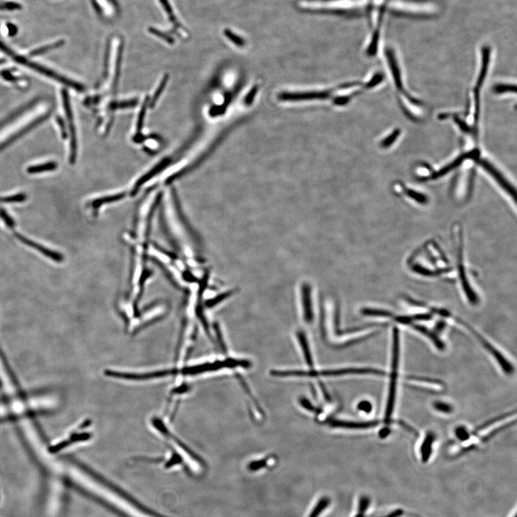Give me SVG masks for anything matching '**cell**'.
<instances>
[{
	"label": "cell",
	"mask_w": 517,
	"mask_h": 517,
	"mask_svg": "<svg viewBox=\"0 0 517 517\" xmlns=\"http://www.w3.org/2000/svg\"><path fill=\"white\" fill-rule=\"evenodd\" d=\"M271 375L277 377H287V376H337L351 375H372L377 376H384L386 373L383 371L374 369H360V368H348V369H335V370H325L317 372L315 370L300 371L274 370L270 372Z\"/></svg>",
	"instance_id": "6da1fadb"
},
{
	"label": "cell",
	"mask_w": 517,
	"mask_h": 517,
	"mask_svg": "<svg viewBox=\"0 0 517 517\" xmlns=\"http://www.w3.org/2000/svg\"><path fill=\"white\" fill-rule=\"evenodd\" d=\"M0 50H1L3 53H6L7 56L13 58L15 61H17L19 63L26 65V66L29 67V68L38 71V72L43 74V75L46 76V77H50V78H53V79L56 80L57 81L61 82V83H63V84L66 85V86H70V87L73 88V89L78 91V92H83V91L84 90V87H83V86H82L81 84H80V83L68 79V78H65V77H61V76H59V74L53 72V71H50V70L46 68V67L42 66V65H39V64H37L36 63L30 61L29 60H28V59H25V57H23V56H18V55L16 54L14 51H13L8 46L4 45L1 40H0Z\"/></svg>",
	"instance_id": "7a4b0ae2"
},
{
	"label": "cell",
	"mask_w": 517,
	"mask_h": 517,
	"mask_svg": "<svg viewBox=\"0 0 517 517\" xmlns=\"http://www.w3.org/2000/svg\"><path fill=\"white\" fill-rule=\"evenodd\" d=\"M399 333L398 329H394V331H393L392 369L391 380H390L387 411H386V423H390V420H391L393 410H394V402H395L396 387H397L398 368H399Z\"/></svg>",
	"instance_id": "3957f363"
},
{
	"label": "cell",
	"mask_w": 517,
	"mask_h": 517,
	"mask_svg": "<svg viewBox=\"0 0 517 517\" xmlns=\"http://www.w3.org/2000/svg\"><path fill=\"white\" fill-rule=\"evenodd\" d=\"M478 163L486 171L488 172V173L491 175V176L497 181L498 184L501 186V187L505 191H506V193L509 196H512L515 201L516 190L512 187V186H511L509 182L503 177V175L498 171L495 166H494L489 161L486 160V159H480V160H478Z\"/></svg>",
	"instance_id": "277c9868"
},
{
	"label": "cell",
	"mask_w": 517,
	"mask_h": 517,
	"mask_svg": "<svg viewBox=\"0 0 517 517\" xmlns=\"http://www.w3.org/2000/svg\"><path fill=\"white\" fill-rule=\"evenodd\" d=\"M63 99L64 108H65V114L69 124L70 131H71V156L70 159L71 162H74L77 157V136H76V129L74 126V117H73L72 111H71V105H70L69 99L68 94L64 91L63 93Z\"/></svg>",
	"instance_id": "5b68a950"
},
{
	"label": "cell",
	"mask_w": 517,
	"mask_h": 517,
	"mask_svg": "<svg viewBox=\"0 0 517 517\" xmlns=\"http://www.w3.org/2000/svg\"><path fill=\"white\" fill-rule=\"evenodd\" d=\"M15 236L21 242L23 243L28 247H31V248L34 249L36 251H39L43 255L46 257H48L49 259H52V260L55 261L56 262H61L63 261V257L62 254H61L59 252H56V251H53V250H48V249L46 248L43 246L40 245L38 243L35 242V241H32V240L28 239V238L25 237V236L21 235L18 232H14Z\"/></svg>",
	"instance_id": "8992f818"
},
{
	"label": "cell",
	"mask_w": 517,
	"mask_h": 517,
	"mask_svg": "<svg viewBox=\"0 0 517 517\" xmlns=\"http://www.w3.org/2000/svg\"><path fill=\"white\" fill-rule=\"evenodd\" d=\"M478 156H479V152H478V150H474L473 151L469 152L466 154L462 155L461 156H459L458 157H457L454 162H451L449 165H447V166L438 171L436 173L433 174L431 178L433 179H437L438 178H440V177L443 176V175H446L447 173L452 171L453 170H455V168H457L459 165L463 163L465 159H476L478 158Z\"/></svg>",
	"instance_id": "52a82bcc"
},
{
	"label": "cell",
	"mask_w": 517,
	"mask_h": 517,
	"mask_svg": "<svg viewBox=\"0 0 517 517\" xmlns=\"http://www.w3.org/2000/svg\"><path fill=\"white\" fill-rule=\"evenodd\" d=\"M378 421L365 422V423H357V422L341 421V420H332L329 423L331 427H337V428L345 429H367L371 427H376L378 425Z\"/></svg>",
	"instance_id": "ba28073f"
},
{
	"label": "cell",
	"mask_w": 517,
	"mask_h": 517,
	"mask_svg": "<svg viewBox=\"0 0 517 517\" xmlns=\"http://www.w3.org/2000/svg\"><path fill=\"white\" fill-rule=\"evenodd\" d=\"M386 56H387L390 70L392 73L393 78H394V82H395L396 86H397L399 90H402L403 89V85H402V78H401L400 71H399L397 61L396 60L395 56H394L392 49L387 48V50H386Z\"/></svg>",
	"instance_id": "9c48e42d"
},
{
	"label": "cell",
	"mask_w": 517,
	"mask_h": 517,
	"mask_svg": "<svg viewBox=\"0 0 517 517\" xmlns=\"http://www.w3.org/2000/svg\"><path fill=\"white\" fill-rule=\"evenodd\" d=\"M169 162V159H163V160H162L160 163H159L157 166L153 168L148 173H147L146 175H144V176L141 177V178L137 182L136 184H135V188H134L133 190H132V195L135 194V193L138 191V189H139L144 183L148 181L149 180L151 179L153 177L156 176V175H157V174H158L160 171H162V170L165 169V168H166V166H168Z\"/></svg>",
	"instance_id": "30bf717a"
},
{
	"label": "cell",
	"mask_w": 517,
	"mask_h": 517,
	"mask_svg": "<svg viewBox=\"0 0 517 517\" xmlns=\"http://www.w3.org/2000/svg\"><path fill=\"white\" fill-rule=\"evenodd\" d=\"M302 305L304 310V318L308 323H311L313 319V313L312 302H311V295L310 291V287L307 285H304L302 287Z\"/></svg>",
	"instance_id": "8fae6325"
},
{
	"label": "cell",
	"mask_w": 517,
	"mask_h": 517,
	"mask_svg": "<svg viewBox=\"0 0 517 517\" xmlns=\"http://www.w3.org/2000/svg\"><path fill=\"white\" fill-rule=\"evenodd\" d=\"M490 55H491V49H490V47H484L482 49V66H481V72H480L479 77H478V87H476L477 89H479L481 87V85L484 83V78L486 76L488 65H489Z\"/></svg>",
	"instance_id": "7c38bea8"
},
{
	"label": "cell",
	"mask_w": 517,
	"mask_h": 517,
	"mask_svg": "<svg viewBox=\"0 0 517 517\" xmlns=\"http://www.w3.org/2000/svg\"><path fill=\"white\" fill-rule=\"evenodd\" d=\"M436 436L433 433H429L426 436L421 447V456L423 463H426L430 458L432 452V445L434 442Z\"/></svg>",
	"instance_id": "4fadbf2b"
},
{
	"label": "cell",
	"mask_w": 517,
	"mask_h": 517,
	"mask_svg": "<svg viewBox=\"0 0 517 517\" xmlns=\"http://www.w3.org/2000/svg\"><path fill=\"white\" fill-rule=\"evenodd\" d=\"M297 336L299 344H300L301 348H302V352H303L304 356H305L304 357H305V360H306L308 366L312 367L313 365V362L312 355H311V351H310V347L309 345H308L306 336L304 334L303 332L301 331L298 333Z\"/></svg>",
	"instance_id": "5bb4252c"
},
{
	"label": "cell",
	"mask_w": 517,
	"mask_h": 517,
	"mask_svg": "<svg viewBox=\"0 0 517 517\" xmlns=\"http://www.w3.org/2000/svg\"><path fill=\"white\" fill-rule=\"evenodd\" d=\"M408 379L409 381H415L418 384H425L427 387L433 390H442L443 388V383L438 380L430 379V378L419 377V376H409ZM424 385V386H425Z\"/></svg>",
	"instance_id": "9a60e30c"
},
{
	"label": "cell",
	"mask_w": 517,
	"mask_h": 517,
	"mask_svg": "<svg viewBox=\"0 0 517 517\" xmlns=\"http://www.w3.org/2000/svg\"><path fill=\"white\" fill-rule=\"evenodd\" d=\"M125 197V193H118V194L113 195V196H106V197L100 198V199L95 200L92 203V205L95 209H98L101 205H104V204L116 202V201H120V200L124 199Z\"/></svg>",
	"instance_id": "2e32d148"
},
{
	"label": "cell",
	"mask_w": 517,
	"mask_h": 517,
	"mask_svg": "<svg viewBox=\"0 0 517 517\" xmlns=\"http://www.w3.org/2000/svg\"><path fill=\"white\" fill-rule=\"evenodd\" d=\"M330 503V498L327 497L321 498V499L318 501V503L315 505V507L313 508L312 512L310 514L308 517H318L322 513H323V511L326 510V508L329 507Z\"/></svg>",
	"instance_id": "e0dca14e"
},
{
	"label": "cell",
	"mask_w": 517,
	"mask_h": 517,
	"mask_svg": "<svg viewBox=\"0 0 517 517\" xmlns=\"http://www.w3.org/2000/svg\"><path fill=\"white\" fill-rule=\"evenodd\" d=\"M168 80H169V75H168V74H165V77L162 78V81L159 83L158 88H157V91H156V93H155L153 99H152L151 101H150V104H149V106H150L151 108H153V107H154V106L156 105V102H157L159 96H160L161 94L162 93L164 89H165V86H166L167 83H168Z\"/></svg>",
	"instance_id": "ac0fdd59"
},
{
	"label": "cell",
	"mask_w": 517,
	"mask_h": 517,
	"mask_svg": "<svg viewBox=\"0 0 517 517\" xmlns=\"http://www.w3.org/2000/svg\"><path fill=\"white\" fill-rule=\"evenodd\" d=\"M161 3H162L163 8L165 9V12L168 14V17H169L170 20L175 25V28H182L181 25H180L179 22L177 20L176 17H175V14L173 13V10H172V7L170 4L168 0H159Z\"/></svg>",
	"instance_id": "d6986e66"
},
{
	"label": "cell",
	"mask_w": 517,
	"mask_h": 517,
	"mask_svg": "<svg viewBox=\"0 0 517 517\" xmlns=\"http://www.w3.org/2000/svg\"><path fill=\"white\" fill-rule=\"evenodd\" d=\"M56 168V163L48 162V163L43 164V165L31 167V168H28V172L29 173H39V172H45V171H53Z\"/></svg>",
	"instance_id": "ffe728a7"
},
{
	"label": "cell",
	"mask_w": 517,
	"mask_h": 517,
	"mask_svg": "<svg viewBox=\"0 0 517 517\" xmlns=\"http://www.w3.org/2000/svg\"><path fill=\"white\" fill-rule=\"evenodd\" d=\"M494 92L496 94H501L505 93H516L517 88L515 85L511 84H497L494 86Z\"/></svg>",
	"instance_id": "44dd1931"
},
{
	"label": "cell",
	"mask_w": 517,
	"mask_h": 517,
	"mask_svg": "<svg viewBox=\"0 0 517 517\" xmlns=\"http://www.w3.org/2000/svg\"><path fill=\"white\" fill-rule=\"evenodd\" d=\"M63 44V40H60V41L56 42V43H53V44L47 45V46H44V47L36 49V50H33V51L31 53V56H37V55L43 54V53H46L47 50L57 48V47H61V46H62Z\"/></svg>",
	"instance_id": "7402d4cb"
},
{
	"label": "cell",
	"mask_w": 517,
	"mask_h": 517,
	"mask_svg": "<svg viewBox=\"0 0 517 517\" xmlns=\"http://www.w3.org/2000/svg\"><path fill=\"white\" fill-rule=\"evenodd\" d=\"M399 135H400V130L399 129H395L391 135H389L386 139L381 141V147H384V148H387V147L392 145L393 143L397 140Z\"/></svg>",
	"instance_id": "603a6c76"
},
{
	"label": "cell",
	"mask_w": 517,
	"mask_h": 517,
	"mask_svg": "<svg viewBox=\"0 0 517 517\" xmlns=\"http://www.w3.org/2000/svg\"><path fill=\"white\" fill-rule=\"evenodd\" d=\"M147 104H148V98L146 99L145 101H144V104H143L141 110H140V111L138 124H137V132H138V133H140V131L141 130V128H142L144 117H145L146 111H147Z\"/></svg>",
	"instance_id": "cb8c5ba5"
},
{
	"label": "cell",
	"mask_w": 517,
	"mask_h": 517,
	"mask_svg": "<svg viewBox=\"0 0 517 517\" xmlns=\"http://www.w3.org/2000/svg\"><path fill=\"white\" fill-rule=\"evenodd\" d=\"M224 34L225 35H226V38H228V39L230 40L232 42V43H235V44L236 45V46H240V47H241V46H244V40H243V38H241V37L238 36V35H236V34L234 33V32H232V31H231L230 30H225Z\"/></svg>",
	"instance_id": "d4e9b609"
},
{
	"label": "cell",
	"mask_w": 517,
	"mask_h": 517,
	"mask_svg": "<svg viewBox=\"0 0 517 517\" xmlns=\"http://www.w3.org/2000/svg\"><path fill=\"white\" fill-rule=\"evenodd\" d=\"M137 104H138V100H129V101L114 103V104H111V108L112 109V110L129 108V107H135V106L137 105Z\"/></svg>",
	"instance_id": "484cf974"
},
{
	"label": "cell",
	"mask_w": 517,
	"mask_h": 517,
	"mask_svg": "<svg viewBox=\"0 0 517 517\" xmlns=\"http://www.w3.org/2000/svg\"><path fill=\"white\" fill-rule=\"evenodd\" d=\"M268 462H269L268 459H263V460L251 462L249 464V470H251V471H257V470L265 468L267 465Z\"/></svg>",
	"instance_id": "4316f807"
},
{
	"label": "cell",
	"mask_w": 517,
	"mask_h": 517,
	"mask_svg": "<svg viewBox=\"0 0 517 517\" xmlns=\"http://www.w3.org/2000/svg\"><path fill=\"white\" fill-rule=\"evenodd\" d=\"M406 194L411 199L417 201V202L421 203V204H425L427 202V197L426 196L421 194L420 193H418V192L415 191V190H407Z\"/></svg>",
	"instance_id": "83f0119b"
},
{
	"label": "cell",
	"mask_w": 517,
	"mask_h": 517,
	"mask_svg": "<svg viewBox=\"0 0 517 517\" xmlns=\"http://www.w3.org/2000/svg\"><path fill=\"white\" fill-rule=\"evenodd\" d=\"M22 5L15 1L0 3V10H16L22 9Z\"/></svg>",
	"instance_id": "f1b7e54d"
},
{
	"label": "cell",
	"mask_w": 517,
	"mask_h": 517,
	"mask_svg": "<svg viewBox=\"0 0 517 517\" xmlns=\"http://www.w3.org/2000/svg\"><path fill=\"white\" fill-rule=\"evenodd\" d=\"M151 33L154 34L156 36L159 37V38H162V40L166 41L167 43H170V44H173L174 39L172 37L169 36V35H166L164 32H161L158 30L155 29V28H150L149 30Z\"/></svg>",
	"instance_id": "f546056e"
},
{
	"label": "cell",
	"mask_w": 517,
	"mask_h": 517,
	"mask_svg": "<svg viewBox=\"0 0 517 517\" xmlns=\"http://www.w3.org/2000/svg\"><path fill=\"white\" fill-rule=\"evenodd\" d=\"M434 407L437 410L444 412V413H450L453 410L452 407L450 406L448 404L443 403V402H436L434 404Z\"/></svg>",
	"instance_id": "4dcf8cb0"
},
{
	"label": "cell",
	"mask_w": 517,
	"mask_h": 517,
	"mask_svg": "<svg viewBox=\"0 0 517 517\" xmlns=\"http://www.w3.org/2000/svg\"><path fill=\"white\" fill-rule=\"evenodd\" d=\"M299 402H300V405H302L305 409H308V410L311 411V412H316V413H318L319 412L318 409H316V408H315V407H314L313 405L308 400V399H305V398H301V399H299Z\"/></svg>",
	"instance_id": "1f68e13d"
},
{
	"label": "cell",
	"mask_w": 517,
	"mask_h": 517,
	"mask_svg": "<svg viewBox=\"0 0 517 517\" xmlns=\"http://www.w3.org/2000/svg\"><path fill=\"white\" fill-rule=\"evenodd\" d=\"M358 409L366 413H370L371 411L372 410V405L368 401H362L358 405Z\"/></svg>",
	"instance_id": "d6a6232c"
},
{
	"label": "cell",
	"mask_w": 517,
	"mask_h": 517,
	"mask_svg": "<svg viewBox=\"0 0 517 517\" xmlns=\"http://www.w3.org/2000/svg\"><path fill=\"white\" fill-rule=\"evenodd\" d=\"M383 79H384V77H383L382 74H376V75L375 76V77H373V78H372V79L370 81H369V83H367V84H366V87H375V86H376V85L378 84V83H381V82L382 81Z\"/></svg>",
	"instance_id": "836d02e7"
},
{
	"label": "cell",
	"mask_w": 517,
	"mask_h": 517,
	"mask_svg": "<svg viewBox=\"0 0 517 517\" xmlns=\"http://www.w3.org/2000/svg\"><path fill=\"white\" fill-rule=\"evenodd\" d=\"M456 435L459 439L462 440L468 439L469 438V434L467 430L464 427H459L456 430Z\"/></svg>",
	"instance_id": "e575fe53"
},
{
	"label": "cell",
	"mask_w": 517,
	"mask_h": 517,
	"mask_svg": "<svg viewBox=\"0 0 517 517\" xmlns=\"http://www.w3.org/2000/svg\"><path fill=\"white\" fill-rule=\"evenodd\" d=\"M454 120H455V122H456L457 125H458L459 127L460 128L462 131L465 132H469L470 131V128L468 126V125L463 120H460L457 117H455Z\"/></svg>",
	"instance_id": "d590c367"
},
{
	"label": "cell",
	"mask_w": 517,
	"mask_h": 517,
	"mask_svg": "<svg viewBox=\"0 0 517 517\" xmlns=\"http://www.w3.org/2000/svg\"><path fill=\"white\" fill-rule=\"evenodd\" d=\"M7 28L9 30V35H15L17 32V28L13 24H8Z\"/></svg>",
	"instance_id": "8d00e7d4"
},
{
	"label": "cell",
	"mask_w": 517,
	"mask_h": 517,
	"mask_svg": "<svg viewBox=\"0 0 517 517\" xmlns=\"http://www.w3.org/2000/svg\"><path fill=\"white\" fill-rule=\"evenodd\" d=\"M390 429L384 428V429H382V430H381V431L379 432V433H378V435H379V437L380 438H387V436H388V435L390 434Z\"/></svg>",
	"instance_id": "74e56055"
}]
</instances>
